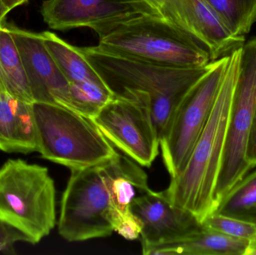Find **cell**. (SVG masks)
<instances>
[{
	"mask_svg": "<svg viewBox=\"0 0 256 255\" xmlns=\"http://www.w3.org/2000/svg\"><path fill=\"white\" fill-rule=\"evenodd\" d=\"M250 241L201 229L176 242L142 250L146 255H245Z\"/></svg>",
	"mask_w": 256,
	"mask_h": 255,
	"instance_id": "obj_15",
	"label": "cell"
},
{
	"mask_svg": "<svg viewBox=\"0 0 256 255\" xmlns=\"http://www.w3.org/2000/svg\"><path fill=\"white\" fill-rule=\"evenodd\" d=\"M10 10L4 5L2 0H0V25L4 23V19Z\"/></svg>",
	"mask_w": 256,
	"mask_h": 255,
	"instance_id": "obj_26",
	"label": "cell"
},
{
	"mask_svg": "<svg viewBox=\"0 0 256 255\" xmlns=\"http://www.w3.org/2000/svg\"><path fill=\"white\" fill-rule=\"evenodd\" d=\"M203 227L220 233L250 241L256 235V223L214 212L208 216L202 223Z\"/></svg>",
	"mask_w": 256,
	"mask_h": 255,
	"instance_id": "obj_21",
	"label": "cell"
},
{
	"mask_svg": "<svg viewBox=\"0 0 256 255\" xmlns=\"http://www.w3.org/2000/svg\"><path fill=\"white\" fill-rule=\"evenodd\" d=\"M256 110V38L242 48L238 75L222 170L216 189L218 203L252 170L248 143Z\"/></svg>",
	"mask_w": 256,
	"mask_h": 255,
	"instance_id": "obj_9",
	"label": "cell"
},
{
	"mask_svg": "<svg viewBox=\"0 0 256 255\" xmlns=\"http://www.w3.org/2000/svg\"><path fill=\"white\" fill-rule=\"evenodd\" d=\"M6 25L22 57L34 103L72 110L70 84L46 49L40 33Z\"/></svg>",
	"mask_w": 256,
	"mask_h": 255,
	"instance_id": "obj_11",
	"label": "cell"
},
{
	"mask_svg": "<svg viewBox=\"0 0 256 255\" xmlns=\"http://www.w3.org/2000/svg\"><path fill=\"white\" fill-rule=\"evenodd\" d=\"M130 208L142 226L140 236L142 250L180 241L202 228L192 214L171 203L165 190H150L136 196Z\"/></svg>",
	"mask_w": 256,
	"mask_h": 255,
	"instance_id": "obj_13",
	"label": "cell"
},
{
	"mask_svg": "<svg viewBox=\"0 0 256 255\" xmlns=\"http://www.w3.org/2000/svg\"><path fill=\"white\" fill-rule=\"evenodd\" d=\"M216 212L256 223V169L228 192Z\"/></svg>",
	"mask_w": 256,
	"mask_h": 255,
	"instance_id": "obj_18",
	"label": "cell"
},
{
	"mask_svg": "<svg viewBox=\"0 0 256 255\" xmlns=\"http://www.w3.org/2000/svg\"><path fill=\"white\" fill-rule=\"evenodd\" d=\"M80 49L115 94L128 88L148 94L160 139L184 97L212 66L176 68L114 55L96 46Z\"/></svg>",
	"mask_w": 256,
	"mask_h": 255,
	"instance_id": "obj_3",
	"label": "cell"
},
{
	"mask_svg": "<svg viewBox=\"0 0 256 255\" xmlns=\"http://www.w3.org/2000/svg\"><path fill=\"white\" fill-rule=\"evenodd\" d=\"M40 13L51 29L66 31L88 27L99 37L140 16L123 0H45Z\"/></svg>",
	"mask_w": 256,
	"mask_h": 255,
	"instance_id": "obj_12",
	"label": "cell"
},
{
	"mask_svg": "<svg viewBox=\"0 0 256 255\" xmlns=\"http://www.w3.org/2000/svg\"><path fill=\"white\" fill-rule=\"evenodd\" d=\"M161 16L201 43L212 61L242 47L245 38L234 35L206 0H164Z\"/></svg>",
	"mask_w": 256,
	"mask_h": 255,
	"instance_id": "obj_10",
	"label": "cell"
},
{
	"mask_svg": "<svg viewBox=\"0 0 256 255\" xmlns=\"http://www.w3.org/2000/svg\"><path fill=\"white\" fill-rule=\"evenodd\" d=\"M18 242L31 244L30 238L24 232L0 219V253L16 254L14 245Z\"/></svg>",
	"mask_w": 256,
	"mask_h": 255,
	"instance_id": "obj_22",
	"label": "cell"
},
{
	"mask_svg": "<svg viewBox=\"0 0 256 255\" xmlns=\"http://www.w3.org/2000/svg\"><path fill=\"white\" fill-rule=\"evenodd\" d=\"M242 48L230 61L208 120L184 167L165 190L171 203L192 214L200 223L219 207L216 189L224 163Z\"/></svg>",
	"mask_w": 256,
	"mask_h": 255,
	"instance_id": "obj_1",
	"label": "cell"
},
{
	"mask_svg": "<svg viewBox=\"0 0 256 255\" xmlns=\"http://www.w3.org/2000/svg\"><path fill=\"white\" fill-rule=\"evenodd\" d=\"M248 160L251 169L256 167V110L250 134L248 143Z\"/></svg>",
	"mask_w": 256,
	"mask_h": 255,
	"instance_id": "obj_24",
	"label": "cell"
},
{
	"mask_svg": "<svg viewBox=\"0 0 256 255\" xmlns=\"http://www.w3.org/2000/svg\"><path fill=\"white\" fill-rule=\"evenodd\" d=\"M2 1L4 2V5L10 11L15 7H19V6L25 4L28 0H2Z\"/></svg>",
	"mask_w": 256,
	"mask_h": 255,
	"instance_id": "obj_25",
	"label": "cell"
},
{
	"mask_svg": "<svg viewBox=\"0 0 256 255\" xmlns=\"http://www.w3.org/2000/svg\"><path fill=\"white\" fill-rule=\"evenodd\" d=\"M138 14L160 15L159 8L164 0H123Z\"/></svg>",
	"mask_w": 256,
	"mask_h": 255,
	"instance_id": "obj_23",
	"label": "cell"
},
{
	"mask_svg": "<svg viewBox=\"0 0 256 255\" xmlns=\"http://www.w3.org/2000/svg\"><path fill=\"white\" fill-rule=\"evenodd\" d=\"M135 163L117 153L102 163L70 171L60 205V236L69 242L110 236L118 218L115 181Z\"/></svg>",
	"mask_w": 256,
	"mask_h": 255,
	"instance_id": "obj_2",
	"label": "cell"
},
{
	"mask_svg": "<svg viewBox=\"0 0 256 255\" xmlns=\"http://www.w3.org/2000/svg\"><path fill=\"white\" fill-rule=\"evenodd\" d=\"M232 32L244 37L256 21V0H206Z\"/></svg>",
	"mask_w": 256,
	"mask_h": 255,
	"instance_id": "obj_19",
	"label": "cell"
},
{
	"mask_svg": "<svg viewBox=\"0 0 256 255\" xmlns=\"http://www.w3.org/2000/svg\"><path fill=\"white\" fill-rule=\"evenodd\" d=\"M69 84L72 111L92 119L116 96L108 85L91 82Z\"/></svg>",
	"mask_w": 256,
	"mask_h": 255,
	"instance_id": "obj_20",
	"label": "cell"
},
{
	"mask_svg": "<svg viewBox=\"0 0 256 255\" xmlns=\"http://www.w3.org/2000/svg\"><path fill=\"white\" fill-rule=\"evenodd\" d=\"M96 46L164 67L196 68L212 62L201 43L160 15H140L126 21L99 37Z\"/></svg>",
	"mask_w": 256,
	"mask_h": 255,
	"instance_id": "obj_4",
	"label": "cell"
},
{
	"mask_svg": "<svg viewBox=\"0 0 256 255\" xmlns=\"http://www.w3.org/2000/svg\"><path fill=\"white\" fill-rule=\"evenodd\" d=\"M93 120L114 146L140 166L150 167L159 154V135L144 91L122 90Z\"/></svg>",
	"mask_w": 256,
	"mask_h": 255,
	"instance_id": "obj_8",
	"label": "cell"
},
{
	"mask_svg": "<svg viewBox=\"0 0 256 255\" xmlns=\"http://www.w3.org/2000/svg\"><path fill=\"white\" fill-rule=\"evenodd\" d=\"M38 151L42 158L68 168L84 169L117 154L92 118L67 108L33 103Z\"/></svg>",
	"mask_w": 256,
	"mask_h": 255,
	"instance_id": "obj_6",
	"label": "cell"
},
{
	"mask_svg": "<svg viewBox=\"0 0 256 255\" xmlns=\"http://www.w3.org/2000/svg\"><path fill=\"white\" fill-rule=\"evenodd\" d=\"M32 105L0 91V151L8 154L38 152Z\"/></svg>",
	"mask_w": 256,
	"mask_h": 255,
	"instance_id": "obj_14",
	"label": "cell"
},
{
	"mask_svg": "<svg viewBox=\"0 0 256 255\" xmlns=\"http://www.w3.org/2000/svg\"><path fill=\"white\" fill-rule=\"evenodd\" d=\"M0 91L16 100L34 103L22 57L4 22L0 25Z\"/></svg>",
	"mask_w": 256,
	"mask_h": 255,
	"instance_id": "obj_17",
	"label": "cell"
},
{
	"mask_svg": "<svg viewBox=\"0 0 256 255\" xmlns=\"http://www.w3.org/2000/svg\"><path fill=\"white\" fill-rule=\"evenodd\" d=\"M230 58V55L212 61L210 69L180 102L160 139L162 160L171 178L184 167L204 130Z\"/></svg>",
	"mask_w": 256,
	"mask_h": 255,
	"instance_id": "obj_7",
	"label": "cell"
},
{
	"mask_svg": "<svg viewBox=\"0 0 256 255\" xmlns=\"http://www.w3.org/2000/svg\"><path fill=\"white\" fill-rule=\"evenodd\" d=\"M0 219L36 245L56 224V187L48 168L10 159L0 167Z\"/></svg>",
	"mask_w": 256,
	"mask_h": 255,
	"instance_id": "obj_5",
	"label": "cell"
},
{
	"mask_svg": "<svg viewBox=\"0 0 256 255\" xmlns=\"http://www.w3.org/2000/svg\"><path fill=\"white\" fill-rule=\"evenodd\" d=\"M245 255H256V235L250 241Z\"/></svg>",
	"mask_w": 256,
	"mask_h": 255,
	"instance_id": "obj_27",
	"label": "cell"
},
{
	"mask_svg": "<svg viewBox=\"0 0 256 255\" xmlns=\"http://www.w3.org/2000/svg\"><path fill=\"white\" fill-rule=\"evenodd\" d=\"M40 35L46 49L69 83L91 82L108 85L80 47L70 44L52 31H43Z\"/></svg>",
	"mask_w": 256,
	"mask_h": 255,
	"instance_id": "obj_16",
	"label": "cell"
}]
</instances>
